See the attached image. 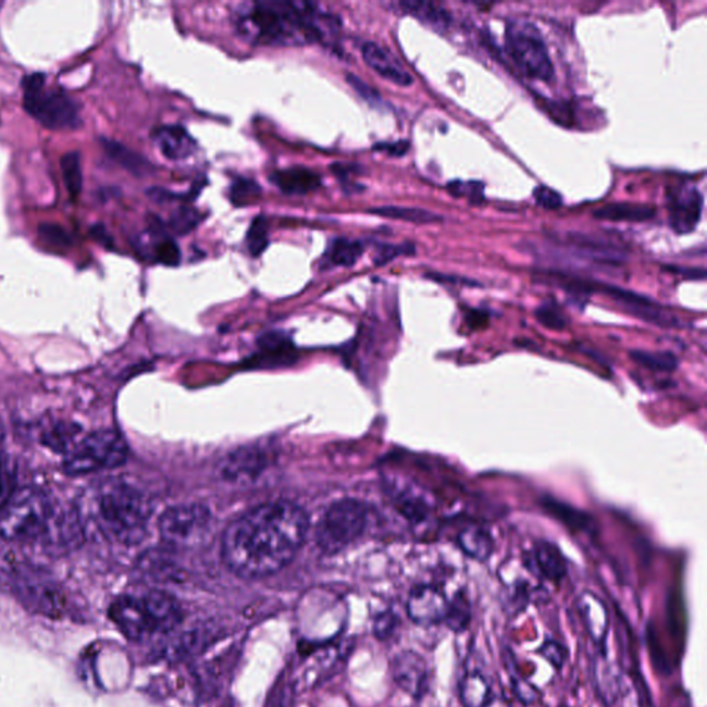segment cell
Listing matches in <instances>:
<instances>
[{"instance_id":"6da1fadb","label":"cell","mask_w":707,"mask_h":707,"mask_svg":"<svg viewBox=\"0 0 707 707\" xmlns=\"http://www.w3.org/2000/svg\"><path fill=\"white\" fill-rule=\"evenodd\" d=\"M309 531L300 506L281 500L240 516L225 530L222 556L225 566L244 579H261L284 570L294 560Z\"/></svg>"},{"instance_id":"7a4b0ae2","label":"cell","mask_w":707,"mask_h":707,"mask_svg":"<svg viewBox=\"0 0 707 707\" xmlns=\"http://www.w3.org/2000/svg\"><path fill=\"white\" fill-rule=\"evenodd\" d=\"M240 35L250 42L270 46H300L325 42L336 35L339 22L317 4L260 2L246 4L237 13Z\"/></svg>"},{"instance_id":"3957f363","label":"cell","mask_w":707,"mask_h":707,"mask_svg":"<svg viewBox=\"0 0 707 707\" xmlns=\"http://www.w3.org/2000/svg\"><path fill=\"white\" fill-rule=\"evenodd\" d=\"M95 519L107 536L126 545L145 535L152 507L150 500L135 486L120 480H107L94 495Z\"/></svg>"},{"instance_id":"277c9868","label":"cell","mask_w":707,"mask_h":707,"mask_svg":"<svg viewBox=\"0 0 707 707\" xmlns=\"http://www.w3.org/2000/svg\"><path fill=\"white\" fill-rule=\"evenodd\" d=\"M55 516L53 504L45 492L24 488L13 492L0 506V536L8 541L40 539Z\"/></svg>"},{"instance_id":"5b68a950","label":"cell","mask_w":707,"mask_h":707,"mask_svg":"<svg viewBox=\"0 0 707 707\" xmlns=\"http://www.w3.org/2000/svg\"><path fill=\"white\" fill-rule=\"evenodd\" d=\"M125 438L115 430H100L80 439L69 450L64 470L70 475L94 474L101 470L120 468L127 459Z\"/></svg>"},{"instance_id":"8992f818","label":"cell","mask_w":707,"mask_h":707,"mask_svg":"<svg viewBox=\"0 0 707 707\" xmlns=\"http://www.w3.org/2000/svg\"><path fill=\"white\" fill-rule=\"evenodd\" d=\"M506 50L522 74L528 78L550 82L555 65L541 30L534 23L512 18L506 25Z\"/></svg>"},{"instance_id":"52a82bcc","label":"cell","mask_w":707,"mask_h":707,"mask_svg":"<svg viewBox=\"0 0 707 707\" xmlns=\"http://www.w3.org/2000/svg\"><path fill=\"white\" fill-rule=\"evenodd\" d=\"M24 107L30 115L50 129H71L78 125V110L63 91L48 86L44 75L24 80Z\"/></svg>"},{"instance_id":"ba28073f","label":"cell","mask_w":707,"mask_h":707,"mask_svg":"<svg viewBox=\"0 0 707 707\" xmlns=\"http://www.w3.org/2000/svg\"><path fill=\"white\" fill-rule=\"evenodd\" d=\"M367 507L361 501H336L322 517L317 531L318 546L325 553H337L350 546L365 531Z\"/></svg>"},{"instance_id":"9c48e42d","label":"cell","mask_w":707,"mask_h":707,"mask_svg":"<svg viewBox=\"0 0 707 707\" xmlns=\"http://www.w3.org/2000/svg\"><path fill=\"white\" fill-rule=\"evenodd\" d=\"M7 573L12 579L15 593L28 607L50 618H59L63 615L64 594L44 572L15 563L8 567Z\"/></svg>"},{"instance_id":"30bf717a","label":"cell","mask_w":707,"mask_h":707,"mask_svg":"<svg viewBox=\"0 0 707 707\" xmlns=\"http://www.w3.org/2000/svg\"><path fill=\"white\" fill-rule=\"evenodd\" d=\"M212 528V514L202 505H178L163 512L159 532L168 545L193 547L203 542Z\"/></svg>"},{"instance_id":"8fae6325","label":"cell","mask_w":707,"mask_h":707,"mask_svg":"<svg viewBox=\"0 0 707 707\" xmlns=\"http://www.w3.org/2000/svg\"><path fill=\"white\" fill-rule=\"evenodd\" d=\"M563 286H567V289L575 292H601V294L617 301L619 306H622L630 314L642 318V320L650 322V324H657L659 326L678 325L675 317L669 314L668 311H665L654 300L635 294V292L618 288V286L598 284V282H587L585 280H570Z\"/></svg>"},{"instance_id":"7c38bea8","label":"cell","mask_w":707,"mask_h":707,"mask_svg":"<svg viewBox=\"0 0 707 707\" xmlns=\"http://www.w3.org/2000/svg\"><path fill=\"white\" fill-rule=\"evenodd\" d=\"M670 227L680 235L693 233L700 222L704 196L698 188L683 184L668 191Z\"/></svg>"},{"instance_id":"4fadbf2b","label":"cell","mask_w":707,"mask_h":707,"mask_svg":"<svg viewBox=\"0 0 707 707\" xmlns=\"http://www.w3.org/2000/svg\"><path fill=\"white\" fill-rule=\"evenodd\" d=\"M449 598L443 588L435 585H419L409 593L407 613L420 628H434L443 624L448 612Z\"/></svg>"},{"instance_id":"5bb4252c","label":"cell","mask_w":707,"mask_h":707,"mask_svg":"<svg viewBox=\"0 0 707 707\" xmlns=\"http://www.w3.org/2000/svg\"><path fill=\"white\" fill-rule=\"evenodd\" d=\"M392 674L394 683L414 700H422L429 694V663L414 650H401L393 658Z\"/></svg>"},{"instance_id":"9a60e30c","label":"cell","mask_w":707,"mask_h":707,"mask_svg":"<svg viewBox=\"0 0 707 707\" xmlns=\"http://www.w3.org/2000/svg\"><path fill=\"white\" fill-rule=\"evenodd\" d=\"M110 617L121 632L133 642H141L153 634L141 598L129 596L117 598L111 606Z\"/></svg>"},{"instance_id":"2e32d148","label":"cell","mask_w":707,"mask_h":707,"mask_svg":"<svg viewBox=\"0 0 707 707\" xmlns=\"http://www.w3.org/2000/svg\"><path fill=\"white\" fill-rule=\"evenodd\" d=\"M153 633H172L184 621L181 603L163 591H150L141 598Z\"/></svg>"},{"instance_id":"e0dca14e","label":"cell","mask_w":707,"mask_h":707,"mask_svg":"<svg viewBox=\"0 0 707 707\" xmlns=\"http://www.w3.org/2000/svg\"><path fill=\"white\" fill-rule=\"evenodd\" d=\"M576 607L583 624L598 650L607 649L609 613L606 604L591 592H585L576 599Z\"/></svg>"},{"instance_id":"ac0fdd59","label":"cell","mask_w":707,"mask_h":707,"mask_svg":"<svg viewBox=\"0 0 707 707\" xmlns=\"http://www.w3.org/2000/svg\"><path fill=\"white\" fill-rule=\"evenodd\" d=\"M567 244L583 259L597 261V263L619 264L624 258L621 246L598 235L570 234Z\"/></svg>"},{"instance_id":"d6986e66","label":"cell","mask_w":707,"mask_h":707,"mask_svg":"<svg viewBox=\"0 0 707 707\" xmlns=\"http://www.w3.org/2000/svg\"><path fill=\"white\" fill-rule=\"evenodd\" d=\"M362 58L375 73L383 76L384 79L393 82L398 86H411L413 84L412 75L404 69L401 63L388 53L386 49L373 42H367L362 46Z\"/></svg>"},{"instance_id":"ffe728a7","label":"cell","mask_w":707,"mask_h":707,"mask_svg":"<svg viewBox=\"0 0 707 707\" xmlns=\"http://www.w3.org/2000/svg\"><path fill=\"white\" fill-rule=\"evenodd\" d=\"M594 681L599 698L607 706H611L621 698L623 693V675L619 665L611 662L607 649L598 650L594 662Z\"/></svg>"},{"instance_id":"44dd1931","label":"cell","mask_w":707,"mask_h":707,"mask_svg":"<svg viewBox=\"0 0 707 707\" xmlns=\"http://www.w3.org/2000/svg\"><path fill=\"white\" fill-rule=\"evenodd\" d=\"M530 571L553 583H560L567 576L568 566L560 549L551 543H537L531 556Z\"/></svg>"},{"instance_id":"7402d4cb","label":"cell","mask_w":707,"mask_h":707,"mask_svg":"<svg viewBox=\"0 0 707 707\" xmlns=\"http://www.w3.org/2000/svg\"><path fill=\"white\" fill-rule=\"evenodd\" d=\"M153 140L162 156L171 161H183L197 150V142L182 126H163L156 132Z\"/></svg>"},{"instance_id":"603a6c76","label":"cell","mask_w":707,"mask_h":707,"mask_svg":"<svg viewBox=\"0 0 707 707\" xmlns=\"http://www.w3.org/2000/svg\"><path fill=\"white\" fill-rule=\"evenodd\" d=\"M270 182L288 196H305L321 186L320 176L306 168H290L275 172L271 174Z\"/></svg>"},{"instance_id":"cb8c5ba5","label":"cell","mask_w":707,"mask_h":707,"mask_svg":"<svg viewBox=\"0 0 707 707\" xmlns=\"http://www.w3.org/2000/svg\"><path fill=\"white\" fill-rule=\"evenodd\" d=\"M657 214V208L644 203H608L594 212V218L608 220V222H647Z\"/></svg>"},{"instance_id":"d4e9b609","label":"cell","mask_w":707,"mask_h":707,"mask_svg":"<svg viewBox=\"0 0 707 707\" xmlns=\"http://www.w3.org/2000/svg\"><path fill=\"white\" fill-rule=\"evenodd\" d=\"M458 543L464 555L475 561H488L491 556L494 555V539L483 526L470 525L466 528L460 532Z\"/></svg>"},{"instance_id":"484cf974","label":"cell","mask_w":707,"mask_h":707,"mask_svg":"<svg viewBox=\"0 0 707 707\" xmlns=\"http://www.w3.org/2000/svg\"><path fill=\"white\" fill-rule=\"evenodd\" d=\"M492 693L494 690L483 671H466L459 685V698L464 707H483Z\"/></svg>"},{"instance_id":"4316f807","label":"cell","mask_w":707,"mask_h":707,"mask_svg":"<svg viewBox=\"0 0 707 707\" xmlns=\"http://www.w3.org/2000/svg\"><path fill=\"white\" fill-rule=\"evenodd\" d=\"M473 621V606L466 591H458L449 599L447 617L444 624L455 634L468 632Z\"/></svg>"},{"instance_id":"83f0119b","label":"cell","mask_w":707,"mask_h":707,"mask_svg":"<svg viewBox=\"0 0 707 707\" xmlns=\"http://www.w3.org/2000/svg\"><path fill=\"white\" fill-rule=\"evenodd\" d=\"M398 8L402 13L412 15V17L420 20L424 24L435 29L448 28L450 23V14L447 9L441 7L438 3L432 2H401Z\"/></svg>"},{"instance_id":"f1b7e54d","label":"cell","mask_w":707,"mask_h":707,"mask_svg":"<svg viewBox=\"0 0 707 707\" xmlns=\"http://www.w3.org/2000/svg\"><path fill=\"white\" fill-rule=\"evenodd\" d=\"M264 456L256 449H240L225 460L223 473L228 479L250 476L263 468Z\"/></svg>"},{"instance_id":"f546056e","label":"cell","mask_w":707,"mask_h":707,"mask_svg":"<svg viewBox=\"0 0 707 707\" xmlns=\"http://www.w3.org/2000/svg\"><path fill=\"white\" fill-rule=\"evenodd\" d=\"M542 504L551 516H555L557 520H560L573 531H588L593 526V521L586 512L573 509V507L551 498L543 499Z\"/></svg>"},{"instance_id":"4dcf8cb0","label":"cell","mask_w":707,"mask_h":707,"mask_svg":"<svg viewBox=\"0 0 707 707\" xmlns=\"http://www.w3.org/2000/svg\"><path fill=\"white\" fill-rule=\"evenodd\" d=\"M368 212L371 214H376V216L402 220V222L414 224L437 223L443 220V218H441L437 213L417 208L381 207L369 209Z\"/></svg>"},{"instance_id":"1f68e13d","label":"cell","mask_w":707,"mask_h":707,"mask_svg":"<svg viewBox=\"0 0 707 707\" xmlns=\"http://www.w3.org/2000/svg\"><path fill=\"white\" fill-rule=\"evenodd\" d=\"M363 252V246L358 240L347 238H337L333 240L327 249L326 259L333 265H340V268H351L360 260Z\"/></svg>"},{"instance_id":"d6a6232c","label":"cell","mask_w":707,"mask_h":707,"mask_svg":"<svg viewBox=\"0 0 707 707\" xmlns=\"http://www.w3.org/2000/svg\"><path fill=\"white\" fill-rule=\"evenodd\" d=\"M107 148H109L110 156L120 162L122 166L129 169L132 173L142 176V174H148L152 171V165L147 159L127 150V148L117 145V142H109Z\"/></svg>"},{"instance_id":"836d02e7","label":"cell","mask_w":707,"mask_h":707,"mask_svg":"<svg viewBox=\"0 0 707 707\" xmlns=\"http://www.w3.org/2000/svg\"><path fill=\"white\" fill-rule=\"evenodd\" d=\"M228 197L234 207H250V204L259 201L261 187L255 181H250V178H237L233 183V186L230 187Z\"/></svg>"},{"instance_id":"e575fe53","label":"cell","mask_w":707,"mask_h":707,"mask_svg":"<svg viewBox=\"0 0 707 707\" xmlns=\"http://www.w3.org/2000/svg\"><path fill=\"white\" fill-rule=\"evenodd\" d=\"M630 356L650 371L670 372L678 367V358L670 352L633 351Z\"/></svg>"},{"instance_id":"d590c367","label":"cell","mask_w":707,"mask_h":707,"mask_svg":"<svg viewBox=\"0 0 707 707\" xmlns=\"http://www.w3.org/2000/svg\"><path fill=\"white\" fill-rule=\"evenodd\" d=\"M269 222L264 216H258L250 224L248 235H246V245L253 258H259L264 250L269 248Z\"/></svg>"},{"instance_id":"8d00e7d4","label":"cell","mask_w":707,"mask_h":707,"mask_svg":"<svg viewBox=\"0 0 707 707\" xmlns=\"http://www.w3.org/2000/svg\"><path fill=\"white\" fill-rule=\"evenodd\" d=\"M202 214L196 209L182 208L177 209L169 220L172 232L177 235H187L196 230L202 222Z\"/></svg>"},{"instance_id":"74e56055","label":"cell","mask_w":707,"mask_h":707,"mask_svg":"<svg viewBox=\"0 0 707 707\" xmlns=\"http://www.w3.org/2000/svg\"><path fill=\"white\" fill-rule=\"evenodd\" d=\"M536 654L541 655L543 659L547 660L558 671L563 669V666L568 662V658H570V653H568L566 645L555 638H546L541 647L536 649Z\"/></svg>"},{"instance_id":"f35d334b","label":"cell","mask_w":707,"mask_h":707,"mask_svg":"<svg viewBox=\"0 0 707 707\" xmlns=\"http://www.w3.org/2000/svg\"><path fill=\"white\" fill-rule=\"evenodd\" d=\"M152 256L158 263L169 265V268H176L182 261L181 248H178L172 238L166 237V235H162L157 240L156 246H153Z\"/></svg>"},{"instance_id":"ab89813d","label":"cell","mask_w":707,"mask_h":707,"mask_svg":"<svg viewBox=\"0 0 707 707\" xmlns=\"http://www.w3.org/2000/svg\"><path fill=\"white\" fill-rule=\"evenodd\" d=\"M399 624H401V621H399L396 612L384 611L379 613L375 622H373V634H375L379 642L386 643L396 635Z\"/></svg>"},{"instance_id":"60d3db41","label":"cell","mask_w":707,"mask_h":707,"mask_svg":"<svg viewBox=\"0 0 707 707\" xmlns=\"http://www.w3.org/2000/svg\"><path fill=\"white\" fill-rule=\"evenodd\" d=\"M511 680V691L516 695V698L521 702L524 706H531L541 702L542 695L539 690L531 684L530 681L521 678L520 674H510Z\"/></svg>"},{"instance_id":"b9f144b4","label":"cell","mask_w":707,"mask_h":707,"mask_svg":"<svg viewBox=\"0 0 707 707\" xmlns=\"http://www.w3.org/2000/svg\"><path fill=\"white\" fill-rule=\"evenodd\" d=\"M448 191L454 197L468 198L471 203L480 204L484 202V184L480 182H450Z\"/></svg>"},{"instance_id":"7bdbcfd3","label":"cell","mask_w":707,"mask_h":707,"mask_svg":"<svg viewBox=\"0 0 707 707\" xmlns=\"http://www.w3.org/2000/svg\"><path fill=\"white\" fill-rule=\"evenodd\" d=\"M63 174L66 188L71 197L78 196L82 187V174L79 157L76 153H69L63 159Z\"/></svg>"},{"instance_id":"ee69618b","label":"cell","mask_w":707,"mask_h":707,"mask_svg":"<svg viewBox=\"0 0 707 707\" xmlns=\"http://www.w3.org/2000/svg\"><path fill=\"white\" fill-rule=\"evenodd\" d=\"M531 599L528 583L517 582L514 585H511L509 594H507L506 608L509 609L510 613L519 615L530 606Z\"/></svg>"},{"instance_id":"f6af8a7d","label":"cell","mask_w":707,"mask_h":707,"mask_svg":"<svg viewBox=\"0 0 707 707\" xmlns=\"http://www.w3.org/2000/svg\"><path fill=\"white\" fill-rule=\"evenodd\" d=\"M537 321L541 324L550 327V330H562L566 327V317L555 303H545L539 307L535 312Z\"/></svg>"},{"instance_id":"bcb514c9","label":"cell","mask_w":707,"mask_h":707,"mask_svg":"<svg viewBox=\"0 0 707 707\" xmlns=\"http://www.w3.org/2000/svg\"><path fill=\"white\" fill-rule=\"evenodd\" d=\"M417 252V248L412 244H402V245H393L386 244L379 246L375 264L384 265L390 263L392 260L399 258L402 255H413Z\"/></svg>"},{"instance_id":"7dc6e473","label":"cell","mask_w":707,"mask_h":707,"mask_svg":"<svg viewBox=\"0 0 707 707\" xmlns=\"http://www.w3.org/2000/svg\"><path fill=\"white\" fill-rule=\"evenodd\" d=\"M534 198L536 203L545 209L556 210L562 207L561 194L547 186L536 187Z\"/></svg>"},{"instance_id":"c3c4849f","label":"cell","mask_w":707,"mask_h":707,"mask_svg":"<svg viewBox=\"0 0 707 707\" xmlns=\"http://www.w3.org/2000/svg\"><path fill=\"white\" fill-rule=\"evenodd\" d=\"M347 82L352 86V89L362 97L363 100L371 102V104H376V102L382 101L381 96H379L377 91L375 89H372L371 86L367 85L365 82L358 78V76L348 74Z\"/></svg>"},{"instance_id":"681fc988","label":"cell","mask_w":707,"mask_h":707,"mask_svg":"<svg viewBox=\"0 0 707 707\" xmlns=\"http://www.w3.org/2000/svg\"><path fill=\"white\" fill-rule=\"evenodd\" d=\"M290 699V686L282 683L276 684L273 693L270 694L268 704L264 707H286Z\"/></svg>"},{"instance_id":"f907efd6","label":"cell","mask_w":707,"mask_h":707,"mask_svg":"<svg viewBox=\"0 0 707 707\" xmlns=\"http://www.w3.org/2000/svg\"><path fill=\"white\" fill-rule=\"evenodd\" d=\"M375 150L387 152L392 157H402L409 150L408 141H397V142H383V145H377Z\"/></svg>"},{"instance_id":"816d5d0a","label":"cell","mask_w":707,"mask_h":707,"mask_svg":"<svg viewBox=\"0 0 707 707\" xmlns=\"http://www.w3.org/2000/svg\"><path fill=\"white\" fill-rule=\"evenodd\" d=\"M668 270L673 271V273H680L681 275L686 276V278L705 280V276H706V271L704 269H675V268H670Z\"/></svg>"},{"instance_id":"f5cc1de1","label":"cell","mask_w":707,"mask_h":707,"mask_svg":"<svg viewBox=\"0 0 707 707\" xmlns=\"http://www.w3.org/2000/svg\"><path fill=\"white\" fill-rule=\"evenodd\" d=\"M483 707H512L510 702L504 695L492 693L491 698L486 700Z\"/></svg>"},{"instance_id":"db71d44e","label":"cell","mask_w":707,"mask_h":707,"mask_svg":"<svg viewBox=\"0 0 707 707\" xmlns=\"http://www.w3.org/2000/svg\"><path fill=\"white\" fill-rule=\"evenodd\" d=\"M3 437H4V427H3L2 420H0V441H2Z\"/></svg>"},{"instance_id":"11a10c76","label":"cell","mask_w":707,"mask_h":707,"mask_svg":"<svg viewBox=\"0 0 707 707\" xmlns=\"http://www.w3.org/2000/svg\"><path fill=\"white\" fill-rule=\"evenodd\" d=\"M223 707H228V706H223Z\"/></svg>"}]
</instances>
